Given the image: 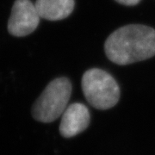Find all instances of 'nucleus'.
I'll return each mask as SVG.
<instances>
[{"label": "nucleus", "instance_id": "obj_1", "mask_svg": "<svg viewBox=\"0 0 155 155\" xmlns=\"http://www.w3.org/2000/svg\"><path fill=\"white\" fill-rule=\"evenodd\" d=\"M108 59L125 66L155 55V29L140 24H130L116 29L106 40Z\"/></svg>", "mask_w": 155, "mask_h": 155}, {"label": "nucleus", "instance_id": "obj_2", "mask_svg": "<svg viewBox=\"0 0 155 155\" xmlns=\"http://www.w3.org/2000/svg\"><path fill=\"white\" fill-rule=\"evenodd\" d=\"M71 93L72 84L67 78L52 80L34 103L31 109L34 119L42 123L55 121L66 110Z\"/></svg>", "mask_w": 155, "mask_h": 155}, {"label": "nucleus", "instance_id": "obj_3", "mask_svg": "<svg viewBox=\"0 0 155 155\" xmlns=\"http://www.w3.org/2000/svg\"><path fill=\"white\" fill-rule=\"evenodd\" d=\"M82 89L89 104L98 110L110 109L116 105L120 97V89L115 78L97 68L84 72Z\"/></svg>", "mask_w": 155, "mask_h": 155}, {"label": "nucleus", "instance_id": "obj_4", "mask_svg": "<svg viewBox=\"0 0 155 155\" xmlns=\"http://www.w3.org/2000/svg\"><path fill=\"white\" fill-rule=\"evenodd\" d=\"M40 16L30 0H16L8 22V31L16 37L28 35L37 28Z\"/></svg>", "mask_w": 155, "mask_h": 155}, {"label": "nucleus", "instance_id": "obj_5", "mask_svg": "<svg viewBox=\"0 0 155 155\" xmlns=\"http://www.w3.org/2000/svg\"><path fill=\"white\" fill-rule=\"evenodd\" d=\"M90 123V113L85 105L75 103L67 106L62 114L60 133L65 138H71L85 130Z\"/></svg>", "mask_w": 155, "mask_h": 155}, {"label": "nucleus", "instance_id": "obj_6", "mask_svg": "<svg viewBox=\"0 0 155 155\" xmlns=\"http://www.w3.org/2000/svg\"><path fill=\"white\" fill-rule=\"evenodd\" d=\"M35 6L39 16L49 21H59L71 15L74 0H36Z\"/></svg>", "mask_w": 155, "mask_h": 155}, {"label": "nucleus", "instance_id": "obj_7", "mask_svg": "<svg viewBox=\"0 0 155 155\" xmlns=\"http://www.w3.org/2000/svg\"><path fill=\"white\" fill-rule=\"evenodd\" d=\"M116 1L121 5H123L133 6L139 4L140 0H116Z\"/></svg>", "mask_w": 155, "mask_h": 155}]
</instances>
